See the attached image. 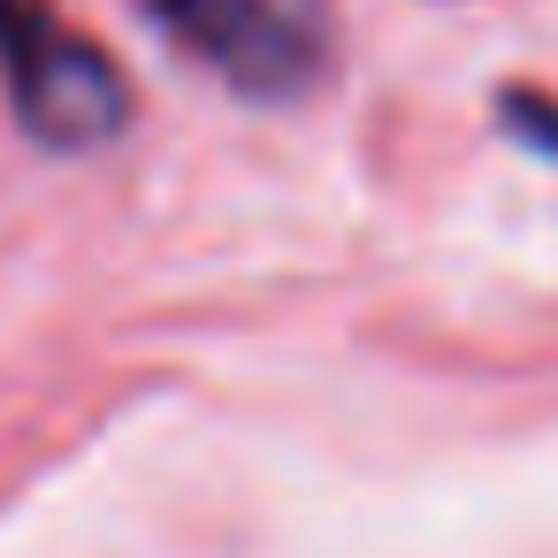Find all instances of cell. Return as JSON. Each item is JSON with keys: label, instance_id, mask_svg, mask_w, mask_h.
<instances>
[{"label": "cell", "instance_id": "cell-1", "mask_svg": "<svg viewBox=\"0 0 558 558\" xmlns=\"http://www.w3.org/2000/svg\"><path fill=\"white\" fill-rule=\"evenodd\" d=\"M0 70H9L16 116L39 146H100L123 131L131 93L108 70V54L77 32H62L39 0H0Z\"/></svg>", "mask_w": 558, "mask_h": 558}, {"label": "cell", "instance_id": "cell-2", "mask_svg": "<svg viewBox=\"0 0 558 558\" xmlns=\"http://www.w3.org/2000/svg\"><path fill=\"white\" fill-rule=\"evenodd\" d=\"M146 16L253 100H291L322 70V32L291 0H146Z\"/></svg>", "mask_w": 558, "mask_h": 558}, {"label": "cell", "instance_id": "cell-3", "mask_svg": "<svg viewBox=\"0 0 558 558\" xmlns=\"http://www.w3.org/2000/svg\"><path fill=\"white\" fill-rule=\"evenodd\" d=\"M505 131L535 138L543 154H558V100H535V93H505Z\"/></svg>", "mask_w": 558, "mask_h": 558}]
</instances>
